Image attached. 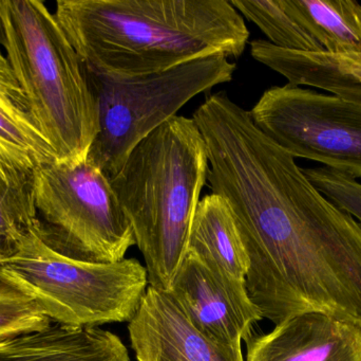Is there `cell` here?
Here are the masks:
<instances>
[{
    "mask_svg": "<svg viewBox=\"0 0 361 361\" xmlns=\"http://www.w3.org/2000/svg\"><path fill=\"white\" fill-rule=\"evenodd\" d=\"M52 324L33 299L0 281V343L40 332Z\"/></svg>",
    "mask_w": 361,
    "mask_h": 361,
    "instance_id": "d6986e66",
    "label": "cell"
},
{
    "mask_svg": "<svg viewBox=\"0 0 361 361\" xmlns=\"http://www.w3.org/2000/svg\"><path fill=\"white\" fill-rule=\"evenodd\" d=\"M214 273L245 282L248 260L231 209L210 193L200 201L187 241L186 254Z\"/></svg>",
    "mask_w": 361,
    "mask_h": 361,
    "instance_id": "9a60e30c",
    "label": "cell"
},
{
    "mask_svg": "<svg viewBox=\"0 0 361 361\" xmlns=\"http://www.w3.org/2000/svg\"><path fill=\"white\" fill-rule=\"evenodd\" d=\"M324 52H361V4L356 0H282Z\"/></svg>",
    "mask_w": 361,
    "mask_h": 361,
    "instance_id": "2e32d148",
    "label": "cell"
},
{
    "mask_svg": "<svg viewBox=\"0 0 361 361\" xmlns=\"http://www.w3.org/2000/svg\"><path fill=\"white\" fill-rule=\"evenodd\" d=\"M34 177L0 165V260L16 254L37 220L33 199Z\"/></svg>",
    "mask_w": 361,
    "mask_h": 361,
    "instance_id": "e0dca14e",
    "label": "cell"
},
{
    "mask_svg": "<svg viewBox=\"0 0 361 361\" xmlns=\"http://www.w3.org/2000/svg\"><path fill=\"white\" fill-rule=\"evenodd\" d=\"M212 193L231 209L248 260L246 290L277 324L320 313L361 329V224L311 184L226 93L192 116Z\"/></svg>",
    "mask_w": 361,
    "mask_h": 361,
    "instance_id": "6da1fadb",
    "label": "cell"
},
{
    "mask_svg": "<svg viewBox=\"0 0 361 361\" xmlns=\"http://www.w3.org/2000/svg\"><path fill=\"white\" fill-rule=\"evenodd\" d=\"M302 170L320 193L361 224V182L358 179L326 167Z\"/></svg>",
    "mask_w": 361,
    "mask_h": 361,
    "instance_id": "ffe728a7",
    "label": "cell"
},
{
    "mask_svg": "<svg viewBox=\"0 0 361 361\" xmlns=\"http://www.w3.org/2000/svg\"><path fill=\"white\" fill-rule=\"evenodd\" d=\"M55 161L54 150L39 129L6 55L0 51V165L34 177L38 169Z\"/></svg>",
    "mask_w": 361,
    "mask_h": 361,
    "instance_id": "4fadbf2b",
    "label": "cell"
},
{
    "mask_svg": "<svg viewBox=\"0 0 361 361\" xmlns=\"http://www.w3.org/2000/svg\"><path fill=\"white\" fill-rule=\"evenodd\" d=\"M0 281L33 299L53 324L69 328L130 321L149 286L145 266L135 259L68 258L42 241L36 223L16 254L0 260Z\"/></svg>",
    "mask_w": 361,
    "mask_h": 361,
    "instance_id": "5b68a950",
    "label": "cell"
},
{
    "mask_svg": "<svg viewBox=\"0 0 361 361\" xmlns=\"http://www.w3.org/2000/svg\"><path fill=\"white\" fill-rule=\"evenodd\" d=\"M208 171L201 131L192 118L177 114L142 140L110 180L143 254L150 286L171 290Z\"/></svg>",
    "mask_w": 361,
    "mask_h": 361,
    "instance_id": "3957f363",
    "label": "cell"
},
{
    "mask_svg": "<svg viewBox=\"0 0 361 361\" xmlns=\"http://www.w3.org/2000/svg\"><path fill=\"white\" fill-rule=\"evenodd\" d=\"M248 114L295 159L361 178L360 104L288 83L267 89Z\"/></svg>",
    "mask_w": 361,
    "mask_h": 361,
    "instance_id": "ba28073f",
    "label": "cell"
},
{
    "mask_svg": "<svg viewBox=\"0 0 361 361\" xmlns=\"http://www.w3.org/2000/svg\"><path fill=\"white\" fill-rule=\"evenodd\" d=\"M33 199L40 237L63 256L116 263L135 245L133 227L111 182L88 159L55 161L38 169Z\"/></svg>",
    "mask_w": 361,
    "mask_h": 361,
    "instance_id": "52a82bcc",
    "label": "cell"
},
{
    "mask_svg": "<svg viewBox=\"0 0 361 361\" xmlns=\"http://www.w3.org/2000/svg\"><path fill=\"white\" fill-rule=\"evenodd\" d=\"M0 361H130L120 338L99 328L51 324L0 343Z\"/></svg>",
    "mask_w": 361,
    "mask_h": 361,
    "instance_id": "5bb4252c",
    "label": "cell"
},
{
    "mask_svg": "<svg viewBox=\"0 0 361 361\" xmlns=\"http://www.w3.org/2000/svg\"><path fill=\"white\" fill-rule=\"evenodd\" d=\"M235 63L214 55L139 78H108L87 71L99 105V131L88 160L110 180L131 150L200 93L233 80Z\"/></svg>",
    "mask_w": 361,
    "mask_h": 361,
    "instance_id": "8992f818",
    "label": "cell"
},
{
    "mask_svg": "<svg viewBox=\"0 0 361 361\" xmlns=\"http://www.w3.org/2000/svg\"><path fill=\"white\" fill-rule=\"evenodd\" d=\"M242 17L254 23L278 48L324 52L315 38L284 8L282 0H231Z\"/></svg>",
    "mask_w": 361,
    "mask_h": 361,
    "instance_id": "ac0fdd59",
    "label": "cell"
},
{
    "mask_svg": "<svg viewBox=\"0 0 361 361\" xmlns=\"http://www.w3.org/2000/svg\"><path fill=\"white\" fill-rule=\"evenodd\" d=\"M54 15L85 68L118 80L238 59L250 38L227 0H59Z\"/></svg>",
    "mask_w": 361,
    "mask_h": 361,
    "instance_id": "7a4b0ae2",
    "label": "cell"
},
{
    "mask_svg": "<svg viewBox=\"0 0 361 361\" xmlns=\"http://www.w3.org/2000/svg\"><path fill=\"white\" fill-rule=\"evenodd\" d=\"M171 292L191 324L214 343L242 349L252 328L262 320L250 301L246 282L223 277L185 256Z\"/></svg>",
    "mask_w": 361,
    "mask_h": 361,
    "instance_id": "9c48e42d",
    "label": "cell"
},
{
    "mask_svg": "<svg viewBox=\"0 0 361 361\" xmlns=\"http://www.w3.org/2000/svg\"><path fill=\"white\" fill-rule=\"evenodd\" d=\"M250 54L295 86H311L361 105V52H303L255 40Z\"/></svg>",
    "mask_w": 361,
    "mask_h": 361,
    "instance_id": "7c38bea8",
    "label": "cell"
},
{
    "mask_svg": "<svg viewBox=\"0 0 361 361\" xmlns=\"http://www.w3.org/2000/svg\"><path fill=\"white\" fill-rule=\"evenodd\" d=\"M128 324L137 361H244L242 349L214 343L200 332L171 290L148 286Z\"/></svg>",
    "mask_w": 361,
    "mask_h": 361,
    "instance_id": "30bf717a",
    "label": "cell"
},
{
    "mask_svg": "<svg viewBox=\"0 0 361 361\" xmlns=\"http://www.w3.org/2000/svg\"><path fill=\"white\" fill-rule=\"evenodd\" d=\"M246 361H361V329L320 313L294 316L246 341Z\"/></svg>",
    "mask_w": 361,
    "mask_h": 361,
    "instance_id": "8fae6325",
    "label": "cell"
},
{
    "mask_svg": "<svg viewBox=\"0 0 361 361\" xmlns=\"http://www.w3.org/2000/svg\"><path fill=\"white\" fill-rule=\"evenodd\" d=\"M0 46L57 161H86L99 105L54 13L39 0H0Z\"/></svg>",
    "mask_w": 361,
    "mask_h": 361,
    "instance_id": "277c9868",
    "label": "cell"
}]
</instances>
